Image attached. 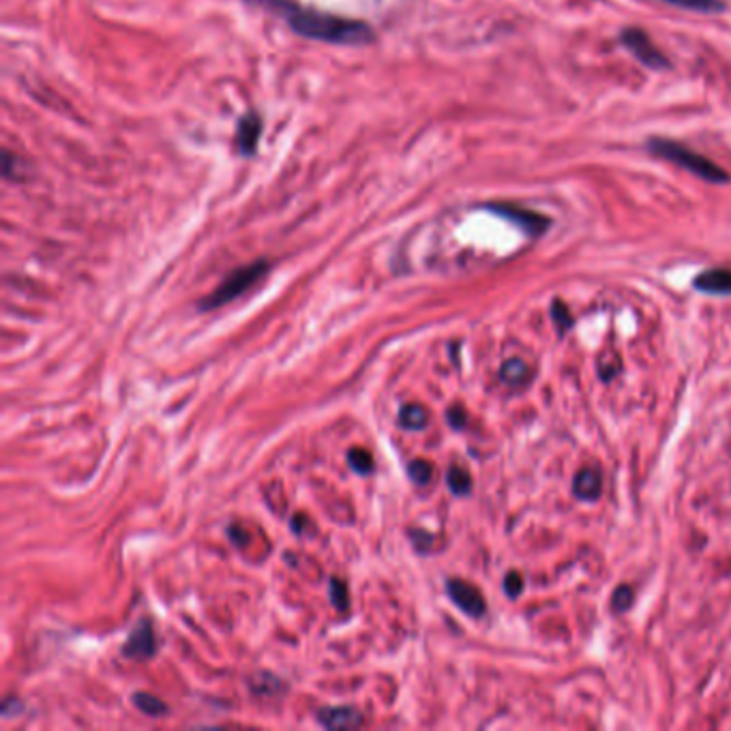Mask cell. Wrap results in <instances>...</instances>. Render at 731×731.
<instances>
[{"label": "cell", "mask_w": 731, "mask_h": 731, "mask_svg": "<svg viewBox=\"0 0 731 731\" xmlns=\"http://www.w3.org/2000/svg\"><path fill=\"white\" fill-rule=\"evenodd\" d=\"M258 2L282 13L294 33L307 39L333 46H369L376 42V31L363 20L307 9L296 4L294 0H258Z\"/></svg>", "instance_id": "obj_1"}, {"label": "cell", "mask_w": 731, "mask_h": 731, "mask_svg": "<svg viewBox=\"0 0 731 731\" xmlns=\"http://www.w3.org/2000/svg\"><path fill=\"white\" fill-rule=\"evenodd\" d=\"M663 2L688 9V11H697V13H719L726 9L723 0H663Z\"/></svg>", "instance_id": "obj_14"}, {"label": "cell", "mask_w": 731, "mask_h": 731, "mask_svg": "<svg viewBox=\"0 0 731 731\" xmlns=\"http://www.w3.org/2000/svg\"><path fill=\"white\" fill-rule=\"evenodd\" d=\"M446 419H448V423H450L455 430H461V427L466 425V412H464L459 406L450 408L448 414H446Z\"/></svg>", "instance_id": "obj_23"}, {"label": "cell", "mask_w": 731, "mask_h": 731, "mask_svg": "<svg viewBox=\"0 0 731 731\" xmlns=\"http://www.w3.org/2000/svg\"><path fill=\"white\" fill-rule=\"evenodd\" d=\"M410 537H412V540H414V545H416V547H419L421 551L430 549L427 540H432V535H427V533H423V530H412V533H410Z\"/></svg>", "instance_id": "obj_25"}, {"label": "cell", "mask_w": 731, "mask_h": 731, "mask_svg": "<svg viewBox=\"0 0 731 731\" xmlns=\"http://www.w3.org/2000/svg\"><path fill=\"white\" fill-rule=\"evenodd\" d=\"M408 475L410 479L416 483V486H427L434 477V468L430 461L425 459H414L410 466H408Z\"/></svg>", "instance_id": "obj_18"}, {"label": "cell", "mask_w": 731, "mask_h": 731, "mask_svg": "<svg viewBox=\"0 0 731 731\" xmlns=\"http://www.w3.org/2000/svg\"><path fill=\"white\" fill-rule=\"evenodd\" d=\"M650 152L656 155L659 159H665V161H672L676 163L678 168H683L686 172H690L693 176L706 181V183H715V185H726L730 183V174L715 161L706 159L704 155L690 150L688 147H684L681 142H672V140H661V138H654L650 140Z\"/></svg>", "instance_id": "obj_2"}, {"label": "cell", "mask_w": 731, "mask_h": 731, "mask_svg": "<svg viewBox=\"0 0 731 731\" xmlns=\"http://www.w3.org/2000/svg\"><path fill=\"white\" fill-rule=\"evenodd\" d=\"M329 592H331V601L340 612H347L350 607V598H347V585L342 580L333 578L329 584Z\"/></svg>", "instance_id": "obj_19"}, {"label": "cell", "mask_w": 731, "mask_h": 731, "mask_svg": "<svg viewBox=\"0 0 731 731\" xmlns=\"http://www.w3.org/2000/svg\"><path fill=\"white\" fill-rule=\"evenodd\" d=\"M491 213L517 224L519 228H524L530 237H538L542 235L547 228H549V219L538 215L535 210H528V208H519V206H513V204H489L488 206Z\"/></svg>", "instance_id": "obj_5"}, {"label": "cell", "mask_w": 731, "mask_h": 731, "mask_svg": "<svg viewBox=\"0 0 731 731\" xmlns=\"http://www.w3.org/2000/svg\"><path fill=\"white\" fill-rule=\"evenodd\" d=\"M504 590H506V594L509 596H519L522 594V590H524V580H522V575L519 573H509L506 575V580H504Z\"/></svg>", "instance_id": "obj_21"}, {"label": "cell", "mask_w": 731, "mask_h": 731, "mask_svg": "<svg viewBox=\"0 0 731 731\" xmlns=\"http://www.w3.org/2000/svg\"><path fill=\"white\" fill-rule=\"evenodd\" d=\"M601 488H603V481H601V475L592 468H584L575 481H573V491L580 500H596L601 495Z\"/></svg>", "instance_id": "obj_11"}, {"label": "cell", "mask_w": 731, "mask_h": 731, "mask_svg": "<svg viewBox=\"0 0 731 731\" xmlns=\"http://www.w3.org/2000/svg\"><path fill=\"white\" fill-rule=\"evenodd\" d=\"M446 483L455 495H466L472 488V479L464 468H450L446 475Z\"/></svg>", "instance_id": "obj_16"}, {"label": "cell", "mask_w": 731, "mask_h": 731, "mask_svg": "<svg viewBox=\"0 0 731 731\" xmlns=\"http://www.w3.org/2000/svg\"><path fill=\"white\" fill-rule=\"evenodd\" d=\"M500 376H502V380H504L506 385H511V387H522V385L528 382V378H530V369H528V365H526L524 361H519V358H511V361H506V363L502 365Z\"/></svg>", "instance_id": "obj_13"}, {"label": "cell", "mask_w": 731, "mask_h": 731, "mask_svg": "<svg viewBox=\"0 0 731 731\" xmlns=\"http://www.w3.org/2000/svg\"><path fill=\"white\" fill-rule=\"evenodd\" d=\"M269 269H271V264L266 260H258V262H251L247 266L237 269L235 273H230L219 284V288L215 293L208 294L206 298L199 300V309L202 311H210V309H217V307H224V305L232 302L241 294L251 290L269 273Z\"/></svg>", "instance_id": "obj_3"}, {"label": "cell", "mask_w": 731, "mask_h": 731, "mask_svg": "<svg viewBox=\"0 0 731 731\" xmlns=\"http://www.w3.org/2000/svg\"><path fill=\"white\" fill-rule=\"evenodd\" d=\"M633 605V587L629 585H620L612 598V607L616 612H627Z\"/></svg>", "instance_id": "obj_20"}, {"label": "cell", "mask_w": 731, "mask_h": 731, "mask_svg": "<svg viewBox=\"0 0 731 731\" xmlns=\"http://www.w3.org/2000/svg\"><path fill=\"white\" fill-rule=\"evenodd\" d=\"M260 136H262V116L258 112H247L239 121L235 136L239 152H243L244 157H251L258 150Z\"/></svg>", "instance_id": "obj_8"}, {"label": "cell", "mask_w": 731, "mask_h": 731, "mask_svg": "<svg viewBox=\"0 0 731 731\" xmlns=\"http://www.w3.org/2000/svg\"><path fill=\"white\" fill-rule=\"evenodd\" d=\"M347 464H350V468H352L354 472H358V475H369V472L374 470V459H372V455H369L367 450H363V448H352V450L347 453Z\"/></svg>", "instance_id": "obj_17"}, {"label": "cell", "mask_w": 731, "mask_h": 731, "mask_svg": "<svg viewBox=\"0 0 731 731\" xmlns=\"http://www.w3.org/2000/svg\"><path fill=\"white\" fill-rule=\"evenodd\" d=\"M123 654L136 661H147L155 654V631L148 620H140L136 625L134 633L129 635V639L123 646Z\"/></svg>", "instance_id": "obj_7"}, {"label": "cell", "mask_w": 731, "mask_h": 731, "mask_svg": "<svg viewBox=\"0 0 731 731\" xmlns=\"http://www.w3.org/2000/svg\"><path fill=\"white\" fill-rule=\"evenodd\" d=\"M553 318H556V324L560 327V331H567L571 327V313L567 311V307L560 300L553 302Z\"/></svg>", "instance_id": "obj_22"}, {"label": "cell", "mask_w": 731, "mask_h": 731, "mask_svg": "<svg viewBox=\"0 0 731 731\" xmlns=\"http://www.w3.org/2000/svg\"><path fill=\"white\" fill-rule=\"evenodd\" d=\"M20 710H22V706H20V701H18V699H13V697H7V699H4V706H2V715H4L7 719L15 717V712H20Z\"/></svg>", "instance_id": "obj_24"}, {"label": "cell", "mask_w": 731, "mask_h": 731, "mask_svg": "<svg viewBox=\"0 0 731 731\" xmlns=\"http://www.w3.org/2000/svg\"><path fill=\"white\" fill-rule=\"evenodd\" d=\"M318 721L329 730H352L363 723V715L356 708L338 706V708H324L318 712Z\"/></svg>", "instance_id": "obj_9"}, {"label": "cell", "mask_w": 731, "mask_h": 731, "mask_svg": "<svg viewBox=\"0 0 731 731\" xmlns=\"http://www.w3.org/2000/svg\"><path fill=\"white\" fill-rule=\"evenodd\" d=\"M620 42L625 48L633 52L635 58L646 65L648 69L661 71L670 67V60L665 58V54L654 46V42L650 39L648 33H643L641 28H625L620 35Z\"/></svg>", "instance_id": "obj_4"}, {"label": "cell", "mask_w": 731, "mask_h": 731, "mask_svg": "<svg viewBox=\"0 0 731 731\" xmlns=\"http://www.w3.org/2000/svg\"><path fill=\"white\" fill-rule=\"evenodd\" d=\"M446 592L450 596V601L464 609L468 616H475V618H481L488 609L486 605V598L483 594L468 582H461V580H448L446 582Z\"/></svg>", "instance_id": "obj_6"}, {"label": "cell", "mask_w": 731, "mask_h": 731, "mask_svg": "<svg viewBox=\"0 0 731 731\" xmlns=\"http://www.w3.org/2000/svg\"><path fill=\"white\" fill-rule=\"evenodd\" d=\"M427 423H430V414H427V410H425L423 406H419V403H408V406H403L401 412H399V425H401L403 430L421 432V430L427 427Z\"/></svg>", "instance_id": "obj_12"}, {"label": "cell", "mask_w": 731, "mask_h": 731, "mask_svg": "<svg viewBox=\"0 0 731 731\" xmlns=\"http://www.w3.org/2000/svg\"><path fill=\"white\" fill-rule=\"evenodd\" d=\"M693 286L699 293L731 294V269H710L695 277Z\"/></svg>", "instance_id": "obj_10"}, {"label": "cell", "mask_w": 731, "mask_h": 731, "mask_svg": "<svg viewBox=\"0 0 731 731\" xmlns=\"http://www.w3.org/2000/svg\"><path fill=\"white\" fill-rule=\"evenodd\" d=\"M134 704H136L145 715H148V717H163V715H168V706H165L159 697L148 695V693H136V695H134Z\"/></svg>", "instance_id": "obj_15"}, {"label": "cell", "mask_w": 731, "mask_h": 731, "mask_svg": "<svg viewBox=\"0 0 731 731\" xmlns=\"http://www.w3.org/2000/svg\"><path fill=\"white\" fill-rule=\"evenodd\" d=\"M230 537H232V540H235V545H247V540H249V537H247V530L241 528V526H235V528H230Z\"/></svg>", "instance_id": "obj_26"}]
</instances>
